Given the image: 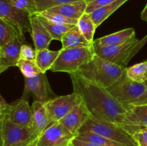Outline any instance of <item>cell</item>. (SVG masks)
<instances>
[{"instance_id": "6da1fadb", "label": "cell", "mask_w": 147, "mask_h": 146, "mask_svg": "<svg viewBox=\"0 0 147 146\" xmlns=\"http://www.w3.org/2000/svg\"><path fill=\"white\" fill-rule=\"evenodd\" d=\"M73 92L80 97L90 117L122 125L126 110L112 96L107 88L77 74H70Z\"/></svg>"}, {"instance_id": "7a4b0ae2", "label": "cell", "mask_w": 147, "mask_h": 146, "mask_svg": "<svg viewBox=\"0 0 147 146\" xmlns=\"http://www.w3.org/2000/svg\"><path fill=\"white\" fill-rule=\"evenodd\" d=\"M125 69L95 54L88 63L76 73L90 81L108 88L121 76Z\"/></svg>"}, {"instance_id": "3957f363", "label": "cell", "mask_w": 147, "mask_h": 146, "mask_svg": "<svg viewBox=\"0 0 147 146\" xmlns=\"http://www.w3.org/2000/svg\"><path fill=\"white\" fill-rule=\"evenodd\" d=\"M90 131L100 135L121 146H139L134 136L121 125L90 117L78 133Z\"/></svg>"}, {"instance_id": "277c9868", "label": "cell", "mask_w": 147, "mask_h": 146, "mask_svg": "<svg viewBox=\"0 0 147 146\" xmlns=\"http://www.w3.org/2000/svg\"><path fill=\"white\" fill-rule=\"evenodd\" d=\"M94 54L93 45L89 47L61 49L58 57L50 70L70 74H76L82 66L93 58Z\"/></svg>"}, {"instance_id": "5b68a950", "label": "cell", "mask_w": 147, "mask_h": 146, "mask_svg": "<svg viewBox=\"0 0 147 146\" xmlns=\"http://www.w3.org/2000/svg\"><path fill=\"white\" fill-rule=\"evenodd\" d=\"M141 42L136 37L126 42L116 46H99L93 44L95 54L123 69L140 47Z\"/></svg>"}, {"instance_id": "8992f818", "label": "cell", "mask_w": 147, "mask_h": 146, "mask_svg": "<svg viewBox=\"0 0 147 146\" xmlns=\"http://www.w3.org/2000/svg\"><path fill=\"white\" fill-rule=\"evenodd\" d=\"M146 85L144 83L133 81L124 72L120 77L107 90L113 97L127 110L144 93Z\"/></svg>"}, {"instance_id": "52a82bcc", "label": "cell", "mask_w": 147, "mask_h": 146, "mask_svg": "<svg viewBox=\"0 0 147 146\" xmlns=\"http://www.w3.org/2000/svg\"><path fill=\"white\" fill-rule=\"evenodd\" d=\"M4 120V146H22L28 145L37 137L32 127L20 125Z\"/></svg>"}, {"instance_id": "ba28073f", "label": "cell", "mask_w": 147, "mask_h": 146, "mask_svg": "<svg viewBox=\"0 0 147 146\" xmlns=\"http://www.w3.org/2000/svg\"><path fill=\"white\" fill-rule=\"evenodd\" d=\"M80 96L76 92L50 99L45 103L51 123L58 122L76 105L81 103Z\"/></svg>"}, {"instance_id": "9c48e42d", "label": "cell", "mask_w": 147, "mask_h": 146, "mask_svg": "<svg viewBox=\"0 0 147 146\" xmlns=\"http://www.w3.org/2000/svg\"><path fill=\"white\" fill-rule=\"evenodd\" d=\"M74 137L61 123L55 122L38 136L37 146H69Z\"/></svg>"}, {"instance_id": "30bf717a", "label": "cell", "mask_w": 147, "mask_h": 146, "mask_svg": "<svg viewBox=\"0 0 147 146\" xmlns=\"http://www.w3.org/2000/svg\"><path fill=\"white\" fill-rule=\"evenodd\" d=\"M0 18L6 20L22 33H31L30 14L17 9L9 0H0Z\"/></svg>"}, {"instance_id": "8fae6325", "label": "cell", "mask_w": 147, "mask_h": 146, "mask_svg": "<svg viewBox=\"0 0 147 146\" xmlns=\"http://www.w3.org/2000/svg\"><path fill=\"white\" fill-rule=\"evenodd\" d=\"M4 120L20 125L32 127V112L27 100L21 98L9 104Z\"/></svg>"}, {"instance_id": "7c38bea8", "label": "cell", "mask_w": 147, "mask_h": 146, "mask_svg": "<svg viewBox=\"0 0 147 146\" xmlns=\"http://www.w3.org/2000/svg\"><path fill=\"white\" fill-rule=\"evenodd\" d=\"M50 91L45 73H40L32 77H24V90L22 98L27 100V94L32 93L35 96L36 100L45 104L50 100Z\"/></svg>"}, {"instance_id": "4fadbf2b", "label": "cell", "mask_w": 147, "mask_h": 146, "mask_svg": "<svg viewBox=\"0 0 147 146\" xmlns=\"http://www.w3.org/2000/svg\"><path fill=\"white\" fill-rule=\"evenodd\" d=\"M121 126L131 135L147 127V104L129 106Z\"/></svg>"}, {"instance_id": "5bb4252c", "label": "cell", "mask_w": 147, "mask_h": 146, "mask_svg": "<svg viewBox=\"0 0 147 146\" xmlns=\"http://www.w3.org/2000/svg\"><path fill=\"white\" fill-rule=\"evenodd\" d=\"M90 117L88 110L81 102L58 122L76 136Z\"/></svg>"}, {"instance_id": "9a60e30c", "label": "cell", "mask_w": 147, "mask_h": 146, "mask_svg": "<svg viewBox=\"0 0 147 146\" xmlns=\"http://www.w3.org/2000/svg\"><path fill=\"white\" fill-rule=\"evenodd\" d=\"M24 41V37L19 36L0 49V74L9 67L17 66L20 48Z\"/></svg>"}, {"instance_id": "2e32d148", "label": "cell", "mask_w": 147, "mask_h": 146, "mask_svg": "<svg viewBox=\"0 0 147 146\" xmlns=\"http://www.w3.org/2000/svg\"><path fill=\"white\" fill-rule=\"evenodd\" d=\"M30 17L31 35L34 45V50L37 51L48 49L50 42L53 40V37L41 22L37 14H31Z\"/></svg>"}, {"instance_id": "e0dca14e", "label": "cell", "mask_w": 147, "mask_h": 146, "mask_svg": "<svg viewBox=\"0 0 147 146\" xmlns=\"http://www.w3.org/2000/svg\"><path fill=\"white\" fill-rule=\"evenodd\" d=\"M31 107L33 119L32 128L36 135L38 137L49 125L53 123L50 121L47 109L44 103L34 100Z\"/></svg>"}, {"instance_id": "ac0fdd59", "label": "cell", "mask_w": 147, "mask_h": 146, "mask_svg": "<svg viewBox=\"0 0 147 146\" xmlns=\"http://www.w3.org/2000/svg\"><path fill=\"white\" fill-rule=\"evenodd\" d=\"M135 37V30L133 28H127L97 39L93 41V44L99 46H116L123 44Z\"/></svg>"}, {"instance_id": "d6986e66", "label": "cell", "mask_w": 147, "mask_h": 146, "mask_svg": "<svg viewBox=\"0 0 147 146\" xmlns=\"http://www.w3.org/2000/svg\"><path fill=\"white\" fill-rule=\"evenodd\" d=\"M86 7L87 4L85 0H81V1L63 4L50 9L47 11L62 14L68 18L78 19L86 12Z\"/></svg>"}, {"instance_id": "ffe728a7", "label": "cell", "mask_w": 147, "mask_h": 146, "mask_svg": "<svg viewBox=\"0 0 147 146\" xmlns=\"http://www.w3.org/2000/svg\"><path fill=\"white\" fill-rule=\"evenodd\" d=\"M62 49L73 47H89L93 44L89 42L82 34L77 25L74 26L63 35L61 40Z\"/></svg>"}, {"instance_id": "44dd1931", "label": "cell", "mask_w": 147, "mask_h": 146, "mask_svg": "<svg viewBox=\"0 0 147 146\" xmlns=\"http://www.w3.org/2000/svg\"><path fill=\"white\" fill-rule=\"evenodd\" d=\"M129 0H116L110 4L97 9L90 13V15L96 25V28L100 25L105 20L109 18L114 11Z\"/></svg>"}, {"instance_id": "7402d4cb", "label": "cell", "mask_w": 147, "mask_h": 146, "mask_svg": "<svg viewBox=\"0 0 147 146\" xmlns=\"http://www.w3.org/2000/svg\"><path fill=\"white\" fill-rule=\"evenodd\" d=\"M60 53V50H50L49 49L36 51L35 62L42 73L50 70Z\"/></svg>"}, {"instance_id": "603a6c76", "label": "cell", "mask_w": 147, "mask_h": 146, "mask_svg": "<svg viewBox=\"0 0 147 146\" xmlns=\"http://www.w3.org/2000/svg\"><path fill=\"white\" fill-rule=\"evenodd\" d=\"M19 36L24 37V34L9 22L0 18V49Z\"/></svg>"}, {"instance_id": "cb8c5ba5", "label": "cell", "mask_w": 147, "mask_h": 146, "mask_svg": "<svg viewBox=\"0 0 147 146\" xmlns=\"http://www.w3.org/2000/svg\"><path fill=\"white\" fill-rule=\"evenodd\" d=\"M38 16L39 19L42 23L43 25L45 27L47 31L50 34L51 37H53V40H58L61 42L62 38L63 35L67 32V31L73 28L76 25H71V24H57V23L53 22L50 20L47 19L42 16L40 15L37 13H36Z\"/></svg>"}, {"instance_id": "d4e9b609", "label": "cell", "mask_w": 147, "mask_h": 146, "mask_svg": "<svg viewBox=\"0 0 147 146\" xmlns=\"http://www.w3.org/2000/svg\"><path fill=\"white\" fill-rule=\"evenodd\" d=\"M77 27L79 29L80 32L82 33L85 38L90 43L93 44V36H94L95 31L96 29V27L90 17V14L85 12L80 18L78 19Z\"/></svg>"}, {"instance_id": "484cf974", "label": "cell", "mask_w": 147, "mask_h": 146, "mask_svg": "<svg viewBox=\"0 0 147 146\" xmlns=\"http://www.w3.org/2000/svg\"><path fill=\"white\" fill-rule=\"evenodd\" d=\"M126 75L133 81L145 83L147 79V60L125 69Z\"/></svg>"}, {"instance_id": "4316f807", "label": "cell", "mask_w": 147, "mask_h": 146, "mask_svg": "<svg viewBox=\"0 0 147 146\" xmlns=\"http://www.w3.org/2000/svg\"><path fill=\"white\" fill-rule=\"evenodd\" d=\"M75 138L78 140H82V141L90 142V143H96V144L100 145L105 146H121L119 143L113 142L100 135L97 133H93L90 131H85L82 133H78L76 136Z\"/></svg>"}, {"instance_id": "83f0119b", "label": "cell", "mask_w": 147, "mask_h": 146, "mask_svg": "<svg viewBox=\"0 0 147 146\" xmlns=\"http://www.w3.org/2000/svg\"><path fill=\"white\" fill-rule=\"evenodd\" d=\"M16 67L20 69L24 77H32L42 73L37 66L35 60H27L20 58Z\"/></svg>"}, {"instance_id": "f1b7e54d", "label": "cell", "mask_w": 147, "mask_h": 146, "mask_svg": "<svg viewBox=\"0 0 147 146\" xmlns=\"http://www.w3.org/2000/svg\"><path fill=\"white\" fill-rule=\"evenodd\" d=\"M78 1L81 0H35V3L37 13H40L63 4Z\"/></svg>"}, {"instance_id": "f546056e", "label": "cell", "mask_w": 147, "mask_h": 146, "mask_svg": "<svg viewBox=\"0 0 147 146\" xmlns=\"http://www.w3.org/2000/svg\"><path fill=\"white\" fill-rule=\"evenodd\" d=\"M40 15L42 16L47 19L53 21V22L57 23V24H71V25H76L78 22V19L66 17L62 14H57V13L50 12L48 11H45L43 12L37 13Z\"/></svg>"}, {"instance_id": "4dcf8cb0", "label": "cell", "mask_w": 147, "mask_h": 146, "mask_svg": "<svg viewBox=\"0 0 147 146\" xmlns=\"http://www.w3.org/2000/svg\"><path fill=\"white\" fill-rule=\"evenodd\" d=\"M9 1L17 9L30 15L37 13L35 0H9Z\"/></svg>"}, {"instance_id": "1f68e13d", "label": "cell", "mask_w": 147, "mask_h": 146, "mask_svg": "<svg viewBox=\"0 0 147 146\" xmlns=\"http://www.w3.org/2000/svg\"><path fill=\"white\" fill-rule=\"evenodd\" d=\"M115 1L116 0H85L87 4L86 12L90 14L94 10L111 4Z\"/></svg>"}, {"instance_id": "d6a6232c", "label": "cell", "mask_w": 147, "mask_h": 146, "mask_svg": "<svg viewBox=\"0 0 147 146\" xmlns=\"http://www.w3.org/2000/svg\"><path fill=\"white\" fill-rule=\"evenodd\" d=\"M20 58L27 60H35L36 50L27 44H23L20 48Z\"/></svg>"}, {"instance_id": "836d02e7", "label": "cell", "mask_w": 147, "mask_h": 146, "mask_svg": "<svg viewBox=\"0 0 147 146\" xmlns=\"http://www.w3.org/2000/svg\"><path fill=\"white\" fill-rule=\"evenodd\" d=\"M134 136L139 146H147V127L135 132Z\"/></svg>"}, {"instance_id": "e575fe53", "label": "cell", "mask_w": 147, "mask_h": 146, "mask_svg": "<svg viewBox=\"0 0 147 146\" xmlns=\"http://www.w3.org/2000/svg\"><path fill=\"white\" fill-rule=\"evenodd\" d=\"M69 146H105V145H100L96 144L93 143H90V142L86 141H82V140H78L76 138H73V140L70 141Z\"/></svg>"}, {"instance_id": "d590c367", "label": "cell", "mask_w": 147, "mask_h": 146, "mask_svg": "<svg viewBox=\"0 0 147 146\" xmlns=\"http://www.w3.org/2000/svg\"><path fill=\"white\" fill-rule=\"evenodd\" d=\"M9 107V104L5 101L2 96L0 94V119L4 120V115L7 112V108Z\"/></svg>"}, {"instance_id": "8d00e7d4", "label": "cell", "mask_w": 147, "mask_h": 146, "mask_svg": "<svg viewBox=\"0 0 147 146\" xmlns=\"http://www.w3.org/2000/svg\"><path fill=\"white\" fill-rule=\"evenodd\" d=\"M147 104V86L146 89L145 90L144 93L135 102L134 104V105H139V104Z\"/></svg>"}, {"instance_id": "74e56055", "label": "cell", "mask_w": 147, "mask_h": 146, "mask_svg": "<svg viewBox=\"0 0 147 146\" xmlns=\"http://www.w3.org/2000/svg\"><path fill=\"white\" fill-rule=\"evenodd\" d=\"M4 120L0 119V146H4V134H3Z\"/></svg>"}, {"instance_id": "f35d334b", "label": "cell", "mask_w": 147, "mask_h": 146, "mask_svg": "<svg viewBox=\"0 0 147 146\" xmlns=\"http://www.w3.org/2000/svg\"><path fill=\"white\" fill-rule=\"evenodd\" d=\"M141 18L144 21H147V3L141 14Z\"/></svg>"}, {"instance_id": "ab89813d", "label": "cell", "mask_w": 147, "mask_h": 146, "mask_svg": "<svg viewBox=\"0 0 147 146\" xmlns=\"http://www.w3.org/2000/svg\"><path fill=\"white\" fill-rule=\"evenodd\" d=\"M27 146H37V137L34 140H33L32 141L30 142Z\"/></svg>"}, {"instance_id": "60d3db41", "label": "cell", "mask_w": 147, "mask_h": 146, "mask_svg": "<svg viewBox=\"0 0 147 146\" xmlns=\"http://www.w3.org/2000/svg\"><path fill=\"white\" fill-rule=\"evenodd\" d=\"M144 84H146V85L147 86V79H146V82H145V83H144Z\"/></svg>"}, {"instance_id": "b9f144b4", "label": "cell", "mask_w": 147, "mask_h": 146, "mask_svg": "<svg viewBox=\"0 0 147 146\" xmlns=\"http://www.w3.org/2000/svg\"><path fill=\"white\" fill-rule=\"evenodd\" d=\"M27 145H22V146H27Z\"/></svg>"}]
</instances>
